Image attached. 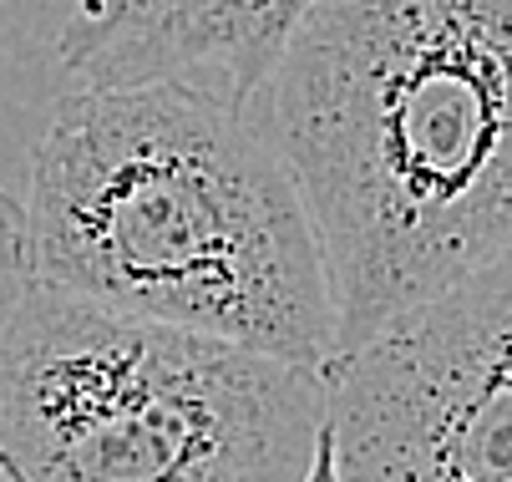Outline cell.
<instances>
[{
	"mask_svg": "<svg viewBox=\"0 0 512 482\" xmlns=\"http://www.w3.org/2000/svg\"><path fill=\"white\" fill-rule=\"evenodd\" d=\"M315 0H82L56 36L71 92L183 82L244 107Z\"/></svg>",
	"mask_w": 512,
	"mask_h": 482,
	"instance_id": "5",
	"label": "cell"
},
{
	"mask_svg": "<svg viewBox=\"0 0 512 482\" xmlns=\"http://www.w3.org/2000/svg\"><path fill=\"white\" fill-rule=\"evenodd\" d=\"M305 482H345V477H340V452H335V432H330V422H320V432H315V452H310V472H305Z\"/></svg>",
	"mask_w": 512,
	"mask_h": 482,
	"instance_id": "7",
	"label": "cell"
},
{
	"mask_svg": "<svg viewBox=\"0 0 512 482\" xmlns=\"http://www.w3.org/2000/svg\"><path fill=\"white\" fill-rule=\"evenodd\" d=\"M244 112L310 209L335 356L512 244V0H315Z\"/></svg>",
	"mask_w": 512,
	"mask_h": 482,
	"instance_id": "1",
	"label": "cell"
},
{
	"mask_svg": "<svg viewBox=\"0 0 512 482\" xmlns=\"http://www.w3.org/2000/svg\"><path fill=\"white\" fill-rule=\"evenodd\" d=\"M31 290V269H26V209L0 188V335H6L21 295Z\"/></svg>",
	"mask_w": 512,
	"mask_h": 482,
	"instance_id": "6",
	"label": "cell"
},
{
	"mask_svg": "<svg viewBox=\"0 0 512 482\" xmlns=\"http://www.w3.org/2000/svg\"><path fill=\"white\" fill-rule=\"evenodd\" d=\"M21 209L31 285L300 366L335 356L310 209L234 102L183 82L66 92Z\"/></svg>",
	"mask_w": 512,
	"mask_h": 482,
	"instance_id": "2",
	"label": "cell"
},
{
	"mask_svg": "<svg viewBox=\"0 0 512 482\" xmlns=\"http://www.w3.org/2000/svg\"><path fill=\"white\" fill-rule=\"evenodd\" d=\"M345 482H512V244L325 361Z\"/></svg>",
	"mask_w": 512,
	"mask_h": 482,
	"instance_id": "4",
	"label": "cell"
},
{
	"mask_svg": "<svg viewBox=\"0 0 512 482\" xmlns=\"http://www.w3.org/2000/svg\"><path fill=\"white\" fill-rule=\"evenodd\" d=\"M325 366L31 285L0 335L6 482H305Z\"/></svg>",
	"mask_w": 512,
	"mask_h": 482,
	"instance_id": "3",
	"label": "cell"
}]
</instances>
